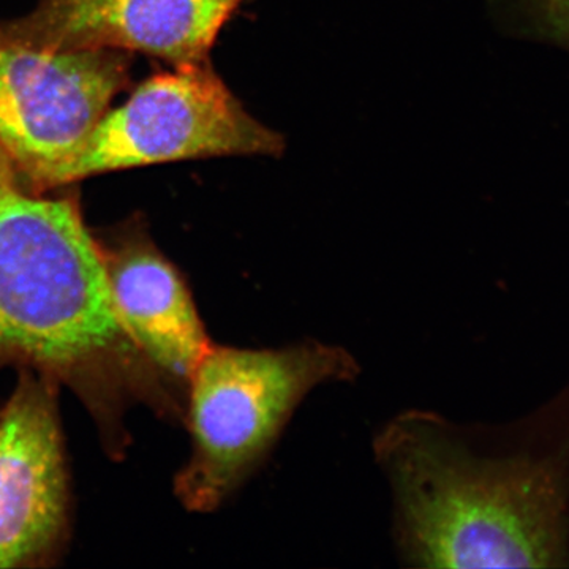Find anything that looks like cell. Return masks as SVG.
<instances>
[{"instance_id": "cell-1", "label": "cell", "mask_w": 569, "mask_h": 569, "mask_svg": "<svg viewBox=\"0 0 569 569\" xmlns=\"http://www.w3.org/2000/svg\"><path fill=\"white\" fill-rule=\"evenodd\" d=\"M372 448L407 567L569 568V380L501 425L411 408Z\"/></svg>"}, {"instance_id": "cell-2", "label": "cell", "mask_w": 569, "mask_h": 569, "mask_svg": "<svg viewBox=\"0 0 569 569\" xmlns=\"http://www.w3.org/2000/svg\"><path fill=\"white\" fill-rule=\"evenodd\" d=\"M7 367L36 370L73 392L112 460L132 445L133 408L186 425V392L118 316L77 197L29 189L0 152V370Z\"/></svg>"}, {"instance_id": "cell-3", "label": "cell", "mask_w": 569, "mask_h": 569, "mask_svg": "<svg viewBox=\"0 0 569 569\" xmlns=\"http://www.w3.org/2000/svg\"><path fill=\"white\" fill-rule=\"evenodd\" d=\"M361 373L346 347L301 340L277 348L211 343L187 392L190 456L174 496L190 512L222 508L260 470L307 396Z\"/></svg>"}, {"instance_id": "cell-4", "label": "cell", "mask_w": 569, "mask_h": 569, "mask_svg": "<svg viewBox=\"0 0 569 569\" xmlns=\"http://www.w3.org/2000/svg\"><path fill=\"white\" fill-rule=\"evenodd\" d=\"M282 134L252 118L211 63L174 67L138 86L104 112L81 148L62 164L50 192L80 179L176 160L283 152Z\"/></svg>"}, {"instance_id": "cell-5", "label": "cell", "mask_w": 569, "mask_h": 569, "mask_svg": "<svg viewBox=\"0 0 569 569\" xmlns=\"http://www.w3.org/2000/svg\"><path fill=\"white\" fill-rule=\"evenodd\" d=\"M130 67V52L44 50L0 26V152L29 189L50 192L52 176L129 84Z\"/></svg>"}, {"instance_id": "cell-6", "label": "cell", "mask_w": 569, "mask_h": 569, "mask_svg": "<svg viewBox=\"0 0 569 569\" xmlns=\"http://www.w3.org/2000/svg\"><path fill=\"white\" fill-rule=\"evenodd\" d=\"M0 410V569L50 568L69 545L61 385L32 369Z\"/></svg>"}, {"instance_id": "cell-7", "label": "cell", "mask_w": 569, "mask_h": 569, "mask_svg": "<svg viewBox=\"0 0 569 569\" xmlns=\"http://www.w3.org/2000/svg\"><path fill=\"white\" fill-rule=\"evenodd\" d=\"M242 0H41L0 22L14 39L52 51L146 52L174 67L209 63L217 36Z\"/></svg>"}, {"instance_id": "cell-8", "label": "cell", "mask_w": 569, "mask_h": 569, "mask_svg": "<svg viewBox=\"0 0 569 569\" xmlns=\"http://www.w3.org/2000/svg\"><path fill=\"white\" fill-rule=\"evenodd\" d=\"M118 316L164 377L189 392V381L211 346L186 277L140 223L97 236Z\"/></svg>"}, {"instance_id": "cell-9", "label": "cell", "mask_w": 569, "mask_h": 569, "mask_svg": "<svg viewBox=\"0 0 569 569\" xmlns=\"http://www.w3.org/2000/svg\"><path fill=\"white\" fill-rule=\"evenodd\" d=\"M515 28L569 48V0H503Z\"/></svg>"}]
</instances>
